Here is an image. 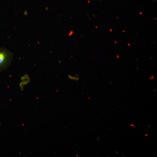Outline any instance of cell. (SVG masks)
Segmentation results:
<instances>
[{
    "label": "cell",
    "mask_w": 157,
    "mask_h": 157,
    "mask_svg": "<svg viewBox=\"0 0 157 157\" xmlns=\"http://www.w3.org/2000/svg\"><path fill=\"white\" fill-rule=\"evenodd\" d=\"M11 53L4 48H0V72L6 69L10 63Z\"/></svg>",
    "instance_id": "1"
},
{
    "label": "cell",
    "mask_w": 157,
    "mask_h": 157,
    "mask_svg": "<svg viewBox=\"0 0 157 157\" xmlns=\"http://www.w3.org/2000/svg\"><path fill=\"white\" fill-rule=\"evenodd\" d=\"M29 77L27 75H25L22 77L21 78L22 81L20 84V87L21 89L23 88L24 85L29 82Z\"/></svg>",
    "instance_id": "2"
}]
</instances>
